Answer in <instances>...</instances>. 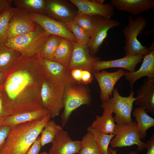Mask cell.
<instances>
[{
	"label": "cell",
	"mask_w": 154,
	"mask_h": 154,
	"mask_svg": "<svg viewBox=\"0 0 154 154\" xmlns=\"http://www.w3.org/2000/svg\"><path fill=\"white\" fill-rule=\"evenodd\" d=\"M21 55L17 51L0 41V72L8 74Z\"/></svg>",
	"instance_id": "cell-23"
},
{
	"label": "cell",
	"mask_w": 154,
	"mask_h": 154,
	"mask_svg": "<svg viewBox=\"0 0 154 154\" xmlns=\"http://www.w3.org/2000/svg\"><path fill=\"white\" fill-rule=\"evenodd\" d=\"M93 74L89 71L83 70L81 78V82L86 85L91 83L93 79Z\"/></svg>",
	"instance_id": "cell-37"
},
{
	"label": "cell",
	"mask_w": 154,
	"mask_h": 154,
	"mask_svg": "<svg viewBox=\"0 0 154 154\" xmlns=\"http://www.w3.org/2000/svg\"><path fill=\"white\" fill-rule=\"evenodd\" d=\"M135 93L132 89L127 97L121 96L118 89L114 88L112 97L109 100L102 103L101 107L103 110H106L115 114L114 117L115 122L117 124H127L133 121L131 114L134 102L137 99L135 98Z\"/></svg>",
	"instance_id": "cell-6"
},
{
	"label": "cell",
	"mask_w": 154,
	"mask_h": 154,
	"mask_svg": "<svg viewBox=\"0 0 154 154\" xmlns=\"http://www.w3.org/2000/svg\"><path fill=\"white\" fill-rule=\"evenodd\" d=\"M30 14L34 21L41 26L50 35L59 36L76 42L74 36L68 29L65 24L45 15Z\"/></svg>",
	"instance_id": "cell-13"
},
{
	"label": "cell",
	"mask_w": 154,
	"mask_h": 154,
	"mask_svg": "<svg viewBox=\"0 0 154 154\" xmlns=\"http://www.w3.org/2000/svg\"><path fill=\"white\" fill-rule=\"evenodd\" d=\"M38 57L21 55L0 88L5 118L43 108L40 94L46 72Z\"/></svg>",
	"instance_id": "cell-1"
},
{
	"label": "cell",
	"mask_w": 154,
	"mask_h": 154,
	"mask_svg": "<svg viewBox=\"0 0 154 154\" xmlns=\"http://www.w3.org/2000/svg\"><path fill=\"white\" fill-rule=\"evenodd\" d=\"M65 88L54 82L46 72L42 85L41 97L43 108L51 118L58 116L64 108Z\"/></svg>",
	"instance_id": "cell-7"
},
{
	"label": "cell",
	"mask_w": 154,
	"mask_h": 154,
	"mask_svg": "<svg viewBox=\"0 0 154 154\" xmlns=\"http://www.w3.org/2000/svg\"><path fill=\"white\" fill-rule=\"evenodd\" d=\"M5 119L3 101L0 93V126L2 125L3 122Z\"/></svg>",
	"instance_id": "cell-41"
},
{
	"label": "cell",
	"mask_w": 154,
	"mask_h": 154,
	"mask_svg": "<svg viewBox=\"0 0 154 154\" xmlns=\"http://www.w3.org/2000/svg\"><path fill=\"white\" fill-rule=\"evenodd\" d=\"M48 76L57 84L64 87L77 83L72 78L68 67L54 61L42 59L38 56Z\"/></svg>",
	"instance_id": "cell-15"
},
{
	"label": "cell",
	"mask_w": 154,
	"mask_h": 154,
	"mask_svg": "<svg viewBox=\"0 0 154 154\" xmlns=\"http://www.w3.org/2000/svg\"><path fill=\"white\" fill-rule=\"evenodd\" d=\"M48 114L43 108L18 113L7 117L2 125L13 127L20 124L42 119Z\"/></svg>",
	"instance_id": "cell-22"
},
{
	"label": "cell",
	"mask_w": 154,
	"mask_h": 154,
	"mask_svg": "<svg viewBox=\"0 0 154 154\" xmlns=\"http://www.w3.org/2000/svg\"><path fill=\"white\" fill-rule=\"evenodd\" d=\"M108 150L112 153V154H117V151L116 150H114L112 148L109 147ZM128 154H139L137 152L130 151Z\"/></svg>",
	"instance_id": "cell-43"
},
{
	"label": "cell",
	"mask_w": 154,
	"mask_h": 154,
	"mask_svg": "<svg viewBox=\"0 0 154 154\" xmlns=\"http://www.w3.org/2000/svg\"><path fill=\"white\" fill-rule=\"evenodd\" d=\"M51 117L12 127L0 154H25L41 133Z\"/></svg>",
	"instance_id": "cell-2"
},
{
	"label": "cell",
	"mask_w": 154,
	"mask_h": 154,
	"mask_svg": "<svg viewBox=\"0 0 154 154\" xmlns=\"http://www.w3.org/2000/svg\"><path fill=\"white\" fill-rule=\"evenodd\" d=\"M17 7L23 9L30 13L45 15L46 0H14Z\"/></svg>",
	"instance_id": "cell-27"
},
{
	"label": "cell",
	"mask_w": 154,
	"mask_h": 154,
	"mask_svg": "<svg viewBox=\"0 0 154 154\" xmlns=\"http://www.w3.org/2000/svg\"><path fill=\"white\" fill-rule=\"evenodd\" d=\"M113 134L114 136L110 143L112 148L135 145L138 146L137 150L139 152L145 149L146 143L142 141L139 138L135 121L127 124L117 123Z\"/></svg>",
	"instance_id": "cell-8"
},
{
	"label": "cell",
	"mask_w": 154,
	"mask_h": 154,
	"mask_svg": "<svg viewBox=\"0 0 154 154\" xmlns=\"http://www.w3.org/2000/svg\"><path fill=\"white\" fill-rule=\"evenodd\" d=\"M83 70L76 68L71 71V74L72 78L77 83L81 82V78Z\"/></svg>",
	"instance_id": "cell-38"
},
{
	"label": "cell",
	"mask_w": 154,
	"mask_h": 154,
	"mask_svg": "<svg viewBox=\"0 0 154 154\" xmlns=\"http://www.w3.org/2000/svg\"><path fill=\"white\" fill-rule=\"evenodd\" d=\"M73 41L62 38L56 50L54 61L68 67L71 58Z\"/></svg>",
	"instance_id": "cell-25"
},
{
	"label": "cell",
	"mask_w": 154,
	"mask_h": 154,
	"mask_svg": "<svg viewBox=\"0 0 154 154\" xmlns=\"http://www.w3.org/2000/svg\"><path fill=\"white\" fill-rule=\"evenodd\" d=\"M15 8L9 7L0 15V41L5 43L8 39V26Z\"/></svg>",
	"instance_id": "cell-32"
},
{
	"label": "cell",
	"mask_w": 154,
	"mask_h": 154,
	"mask_svg": "<svg viewBox=\"0 0 154 154\" xmlns=\"http://www.w3.org/2000/svg\"><path fill=\"white\" fill-rule=\"evenodd\" d=\"M137 124L138 133L140 139H144L147 134V131L154 126V119L149 115L144 109L137 107L133 112Z\"/></svg>",
	"instance_id": "cell-24"
},
{
	"label": "cell",
	"mask_w": 154,
	"mask_h": 154,
	"mask_svg": "<svg viewBox=\"0 0 154 154\" xmlns=\"http://www.w3.org/2000/svg\"><path fill=\"white\" fill-rule=\"evenodd\" d=\"M78 9L77 14L98 16L111 19L114 14V7L110 3L100 4L95 0H69Z\"/></svg>",
	"instance_id": "cell-14"
},
{
	"label": "cell",
	"mask_w": 154,
	"mask_h": 154,
	"mask_svg": "<svg viewBox=\"0 0 154 154\" xmlns=\"http://www.w3.org/2000/svg\"><path fill=\"white\" fill-rule=\"evenodd\" d=\"M93 29L87 46L91 55L95 57L111 29L119 26L120 22L115 19H107L98 16H92Z\"/></svg>",
	"instance_id": "cell-9"
},
{
	"label": "cell",
	"mask_w": 154,
	"mask_h": 154,
	"mask_svg": "<svg viewBox=\"0 0 154 154\" xmlns=\"http://www.w3.org/2000/svg\"><path fill=\"white\" fill-rule=\"evenodd\" d=\"M135 105L154 115V79L145 80L137 90Z\"/></svg>",
	"instance_id": "cell-21"
},
{
	"label": "cell",
	"mask_w": 154,
	"mask_h": 154,
	"mask_svg": "<svg viewBox=\"0 0 154 154\" xmlns=\"http://www.w3.org/2000/svg\"><path fill=\"white\" fill-rule=\"evenodd\" d=\"M81 142L79 154H102L94 135L90 132L88 131Z\"/></svg>",
	"instance_id": "cell-31"
},
{
	"label": "cell",
	"mask_w": 154,
	"mask_h": 154,
	"mask_svg": "<svg viewBox=\"0 0 154 154\" xmlns=\"http://www.w3.org/2000/svg\"><path fill=\"white\" fill-rule=\"evenodd\" d=\"M100 58L92 56L86 45H81L73 41V49L70 62L67 67L71 71L76 68L89 71L93 74L92 68Z\"/></svg>",
	"instance_id": "cell-12"
},
{
	"label": "cell",
	"mask_w": 154,
	"mask_h": 154,
	"mask_svg": "<svg viewBox=\"0 0 154 154\" xmlns=\"http://www.w3.org/2000/svg\"><path fill=\"white\" fill-rule=\"evenodd\" d=\"M68 29L74 36L76 42L80 44L87 46L90 37L72 20L65 23Z\"/></svg>",
	"instance_id": "cell-33"
},
{
	"label": "cell",
	"mask_w": 154,
	"mask_h": 154,
	"mask_svg": "<svg viewBox=\"0 0 154 154\" xmlns=\"http://www.w3.org/2000/svg\"><path fill=\"white\" fill-rule=\"evenodd\" d=\"M63 128L53 120L50 119L42 131L40 137L41 147L52 143L56 135Z\"/></svg>",
	"instance_id": "cell-30"
},
{
	"label": "cell",
	"mask_w": 154,
	"mask_h": 154,
	"mask_svg": "<svg viewBox=\"0 0 154 154\" xmlns=\"http://www.w3.org/2000/svg\"><path fill=\"white\" fill-rule=\"evenodd\" d=\"M103 110L101 116H96V119L91 126L104 133L113 134L116 124L112 113L106 110Z\"/></svg>",
	"instance_id": "cell-26"
},
{
	"label": "cell",
	"mask_w": 154,
	"mask_h": 154,
	"mask_svg": "<svg viewBox=\"0 0 154 154\" xmlns=\"http://www.w3.org/2000/svg\"><path fill=\"white\" fill-rule=\"evenodd\" d=\"M8 74L3 73L0 72V88L4 83Z\"/></svg>",
	"instance_id": "cell-42"
},
{
	"label": "cell",
	"mask_w": 154,
	"mask_h": 154,
	"mask_svg": "<svg viewBox=\"0 0 154 154\" xmlns=\"http://www.w3.org/2000/svg\"><path fill=\"white\" fill-rule=\"evenodd\" d=\"M64 110L61 115L62 125L68 122L72 112L82 105H90L92 97L89 88L77 83L65 87L63 94Z\"/></svg>",
	"instance_id": "cell-5"
},
{
	"label": "cell",
	"mask_w": 154,
	"mask_h": 154,
	"mask_svg": "<svg viewBox=\"0 0 154 154\" xmlns=\"http://www.w3.org/2000/svg\"><path fill=\"white\" fill-rule=\"evenodd\" d=\"M39 154H49L48 153H47L46 151L42 152L39 153Z\"/></svg>",
	"instance_id": "cell-44"
},
{
	"label": "cell",
	"mask_w": 154,
	"mask_h": 154,
	"mask_svg": "<svg viewBox=\"0 0 154 154\" xmlns=\"http://www.w3.org/2000/svg\"><path fill=\"white\" fill-rule=\"evenodd\" d=\"M14 0H0V15L8 8L11 7Z\"/></svg>",
	"instance_id": "cell-40"
},
{
	"label": "cell",
	"mask_w": 154,
	"mask_h": 154,
	"mask_svg": "<svg viewBox=\"0 0 154 154\" xmlns=\"http://www.w3.org/2000/svg\"><path fill=\"white\" fill-rule=\"evenodd\" d=\"M145 149L147 150L146 154H154V135L146 143Z\"/></svg>",
	"instance_id": "cell-39"
},
{
	"label": "cell",
	"mask_w": 154,
	"mask_h": 154,
	"mask_svg": "<svg viewBox=\"0 0 154 154\" xmlns=\"http://www.w3.org/2000/svg\"><path fill=\"white\" fill-rule=\"evenodd\" d=\"M147 23V20L141 16L133 19L131 15H129L128 23L122 31L125 40V56L139 54L144 56L154 48V41L149 47L147 48L143 46L137 39V37L146 28Z\"/></svg>",
	"instance_id": "cell-4"
},
{
	"label": "cell",
	"mask_w": 154,
	"mask_h": 154,
	"mask_svg": "<svg viewBox=\"0 0 154 154\" xmlns=\"http://www.w3.org/2000/svg\"><path fill=\"white\" fill-rule=\"evenodd\" d=\"M87 130L94 135L102 154H112L108 150V146L111 140L114 136V134L104 133L91 126L88 127Z\"/></svg>",
	"instance_id": "cell-29"
},
{
	"label": "cell",
	"mask_w": 154,
	"mask_h": 154,
	"mask_svg": "<svg viewBox=\"0 0 154 154\" xmlns=\"http://www.w3.org/2000/svg\"><path fill=\"white\" fill-rule=\"evenodd\" d=\"M59 36L50 35L39 55L43 59L54 61L55 52L61 39Z\"/></svg>",
	"instance_id": "cell-28"
},
{
	"label": "cell",
	"mask_w": 154,
	"mask_h": 154,
	"mask_svg": "<svg viewBox=\"0 0 154 154\" xmlns=\"http://www.w3.org/2000/svg\"><path fill=\"white\" fill-rule=\"evenodd\" d=\"M12 127L9 126L1 125L0 126V153L3 148Z\"/></svg>",
	"instance_id": "cell-35"
},
{
	"label": "cell",
	"mask_w": 154,
	"mask_h": 154,
	"mask_svg": "<svg viewBox=\"0 0 154 154\" xmlns=\"http://www.w3.org/2000/svg\"><path fill=\"white\" fill-rule=\"evenodd\" d=\"M110 3L118 10L136 15L154 7V0H112Z\"/></svg>",
	"instance_id": "cell-20"
},
{
	"label": "cell",
	"mask_w": 154,
	"mask_h": 154,
	"mask_svg": "<svg viewBox=\"0 0 154 154\" xmlns=\"http://www.w3.org/2000/svg\"><path fill=\"white\" fill-rule=\"evenodd\" d=\"M37 25L30 13L23 9L15 8L8 26V39L33 31Z\"/></svg>",
	"instance_id": "cell-10"
},
{
	"label": "cell",
	"mask_w": 154,
	"mask_h": 154,
	"mask_svg": "<svg viewBox=\"0 0 154 154\" xmlns=\"http://www.w3.org/2000/svg\"><path fill=\"white\" fill-rule=\"evenodd\" d=\"M125 78L132 89L135 82L143 77L147 76L148 79H154V48L143 56L142 64L138 70L133 72L125 70Z\"/></svg>",
	"instance_id": "cell-19"
},
{
	"label": "cell",
	"mask_w": 154,
	"mask_h": 154,
	"mask_svg": "<svg viewBox=\"0 0 154 154\" xmlns=\"http://www.w3.org/2000/svg\"><path fill=\"white\" fill-rule=\"evenodd\" d=\"M143 56L142 54L125 56L114 60L97 61L93 66V73L106 69L116 68H124L129 72H133L135 71L137 65L142 61Z\"/></svg>",
	"instance_id": "cell-17"
},
{
	"label": "cell",
	"mask_w": 154,
	"mask_h": 154,
	"mask_svg": "<svg viewBox=\"0 0 154 154\" xmlns=\"http://www.w3.org/2000/svg\"><path fill=\"white\" fill-rule=\"evenodd\" d=\"M42 147L40 136H38L25 154H39Z\"/></svg>",
	"instance_id": "cell-36"
},
{
	"label": "cell",
	"mask_w": 154,
	"mask_h": 154,
	"mask_svg": "<svg viewBox=\"0 0 154 154\" xmlns=\"http://www.w3.org/2000/svg\"><path fill=\"white\" fill-rule=\"evenodd\" d=\"M49 150V154L78 153L81 147L80 141L72 139L67 132L63 129L55 136Z\"/></svg>",
	"instance_id": "cell-16"
},
{
	"label": "cell",
	"mask_w": 154,
	"mask_h": 154,
	"mask_svg": "<svg viewBox=\"0 0 154 154\" xmlns=\"http://www.w3.org/2000/svg\"><path fill=\"white\" fill-rule=\"evenodd\" d=\"M77 14L65 1L46 0L45 15L48 17L57 19L65 24L73 20Z\"/></svg>",
	"instance_id": "cell-18"
},
{
	"label": "cell",
	"mask_w": 154,
	"mask_h": 154,
	"mask_svg": "<svg viewBox=\"0 0 154 154\" xmlns=\"http://www.w3.org/2000/svg\"><path fill=\"white\" fill-rule=\"evenodd\" d=\"M123 69L120 68L113 72L105 70L93 73L100 89V97L102 103L108 101L112 97L114 86L118 81L125 74Z\"/></svg>",
	"instance_id": "cell-11"
},
{
	"label": "cell",
	"mask_w": 154,
	"mask_h": 154,
	"mask_svg": "<svg viewBox=\"0 0 154 154\" xmlns=\"http://www.w3.org/2000/svg\"><path fill=\"white\" fill-rule=\"evenodd\" d=\"M49 35L37 24L33 31L8 39L5 44L17 51L21 55L27 56H39Z\"/></svg>",
	"instance_id": "cell-3"
},
{
	"label": "cell",
	"mask_w": 154,
	"mask_h": 154,
	"mask_svg": "<svg viewBox=\"0 0 154 154\" xmlns=\"http://www.w3.org/2000/svg\"><path fill=\"white\" fill-rule=\"evenodd\" d=\"M73 20L90 37L93 29L92 16L85 14H77Z\"/></svg>",
	"instance_id": "cell-34"
}]
</instances>
